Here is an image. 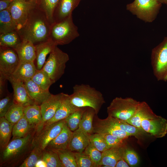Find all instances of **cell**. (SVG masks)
<instances>
[{
	"mask_svg": "<svg viewBox=\"0 0 167 167\" xmlns=\"http://www.w3.org/2000/svg\"><path fill=\"white\" fill-rule=\"evenodd\" d=\"M51 25L45 14L36 6L17 32L22 40H29L35 45L49 39Z\"/></svg>",
	"mask_w": 167,
	"mask_h": 167,
	"instance_id": "6da1fadb",
	"label": "cell"
},
{
	"mask_svg": "<svg viewBox=\"0 0 167 167\" xmlns=\"http://www.w3.org/2000/svg\"><path fill=\"white\" fill-rule=\"evenodd\" d=\"M72 103L79 108L90 107L97 115L105 101L102 93L87 84H75L72 93L69 95Z\"/></svg>",
	"mask_w": 167,
	"mask_h": 167,
	"instance_id": "7a4b0ae2",
	"label": "cell"
},
{
	"mask_svg": "<svg viewBox=\"0 0 167 167\" xmlns=\"http://www.w3.org/2000/svg\"><path fill=\"white\" fill-rule=\"evenodd\" d=\"M79 36L78 28L73 22L72 15L51 25L49 39L56 46L68 44Z\"/></svg>",
	"mask_w": 167,
	"mask_h": 167,
	"instance_id": "3957f363",
	"label": "cell"
},
{
	"mask_svg": "<svg viewBox=\"0 0 167 167\" xmlns=\"http://www.w3.org/2000/svg\"><path fill=\"white\" fill-rule=\"evenodd\" d=\"M140 102L131 97H116L107 108L108 116L127 122L135 114Z\"/></svg>",
	"mask_w": 167,
	"mask_h": 167,
	"instance_id": "277c9868",
	"label": "cell"
},
{
	"mask_svg": "<svg viewBox=\"0 0 167 167\" xmlns=\"http://www.w3.org/2000/svg\"><path fill=\"white\" fill-rule=\"evenodd\" d=\"M69 59L68 55L56 46L50 53L42 69L54 83L64 74L66 64Z\"/></svg>",
	"mask_w": 167,
	"mask_h": 167,
	"instance_id": "5b68a950",
	"label": "cell"
},
{
	"mask_svg": "<svg viewBox=\"0 0 167 167\" xmlns=\"http://www.w3.org/2000/svg\"><path fill=\"white\" fill-rule=\"evenodd\" d=\"M161 4L157 0H135L126 7L139 19L150 23L156 18Z\"/></svg>",
	"mask_w": 167,
	"mask_h": 167,
	"instance_id": "8992f818",
	"label": "cell"
},
{
	"mask_svg": "<svg viewBox=\"0 0 167 167\" xmlns=\"http://www.w3.org/2000/svg\"><path fill=\"white\" fill-rule=\"evenodd\" d=\"M151 64L158 81H167V37L152 50Z\"/></svg>",
	"mask_w": 167,
	"mask_h": 167,
	"instance_id": "52a82bcc",
	"label": "cell"
},
{
	"mask_svg": "<svg viewBox=\"0 0 167 167\" xmlns=\"http://www.w3.org/2000/svg\"><path fill=\"white\" fill-rule=\"evenodd\" d=\"M37 6L36 0H14L8 8L16 26L20 30L26 23L31 11Z\"/></svg>",
	"mask_w": 167,
	"mask_h": 167,
	"instance_id": "ba28073f",
	"label": "cell"
},
{
	"mask_svg": "<svg viewBox=\"0 0 167 167\" xmlns=\"http://www.w3.org/2000/svg\"><path fill=\"white\" fill-rule=\"evenodd\" d=\"M65 119L43 127L37 131L38 133L33 141L34 146H37L43 151L49 143L59 134L66 124Z\"/></svg>",
	"mask_w": 167,
	"mask_h": 167,
	"instance_id": "9c48e42d",
	"label": "cell"
},
{
	"mask_svg": "<svg viewBox=\"0 0 167 167\" xmlns=\"http://www.w3.org/2000/svg\"><path fill=\"white\" fill-rule=\"evenodd\" d=\"M20 61L15 49L0 46V75L7 78L12 75Z\"/></svg>",
	"mask_w": 167,
	"mask_h": 167,
	"instance_id": "30bf717a",
	"label": "cell"
},
{
	"mask_svg": "<svg viewBox=\"0 0 167 167\" xmlns=\"http://www.w3.org/2000/svg\"><path fill=\"white\" fill-rule=\"evenodd\" d=\"M142 130L156 138L165 136L167 133V120L157 115L143 119L141 122Z\"/></svg>",
	"mask_w": 167,
	"mask_h": 167,
	"instance_id": "8fae6325",
	"label": "cell"
},
{
	"mask_svg": "<svg viewBox=\"0 0 167 167\" xmlns=\"http://www.w3.org/2000/svg\"><path fill=\"white\" fill-rule=\"evenodd\" d=\"M65 93H60L52 94L50 96L40 105L42 122L40 127L37 131L41 129L44 124L51 119L61 105L64 97Z\"/></svg>",
	"mask_w": 167,
	"mask_h": 167,
	"instance_id": "7c38bea8",
	"label": "cell"
},
{
	"mask_svg": "<svg viewBox=\"0 0 167 167\" xmlns=\"http://www.w3.org/2000/svg\"><path fill=\"white\" fill-rule=\"evenodd\" d=\"M32 137L30 133L23 137L13 139L2 151V158L3 162L11 160L21 153L28 145Z\"/></svg>",
	"mask_w": 167,
	"mask_h": 167,
	"instance_id": "4fadbf2b",
	"label": "cell"
},
{
	"mask_svg": "<svg viewBox=\"0 0 167 167\" xmlns=\"http://www.w3.org/2000/svg\"><path fill=\"white\" fill-rule=\"evenodd\" d=\"M7 79L13 88L15 103L24 107L35 104L29 96L23 82L12 75L8 77Z\"/></svg>",
	"mask_w": 167,
	"mask_h": 167,
	"instance_id": "5bb4252c",
	"label": "cell"
},
{
	"mask_svg": "<svg viewBox=\"0 0 167 167\" xmlns=\"http://www.w3.org/2000/svg\"><path fill=\"white\" fill-rule=\"evenodd\" d=\"M96 114L95 117L99 122L124 131L131 136H134L138 139L146 133L142 130L130 125L126 121L109 116L105 119H101Z\"/></svg>",
	"mask_w": 167,
	"mask_h": 167,
	"instance_id": "9a60e30c",
	"label": "cell"
},
{
	"mask_svg": "<svg viewBox=\"0 0 167 167\" xmlns=\"http://www.w3.org/2000/svg\"><path fill=\"white\" fill-rule=\"evenodd\" d=\"M80 108L73 105L71 101L69 95L65 93L62 104L54 115L51 119L46 122L42 127L65 119L71 113Z\"/></svg>",
	"mask_w": 167,
	"mask_h": 167,
	"instance_id": "2e32d148",
	"label": "cell"
},
{
	"mask_svg": "<svg viewBox=\"0 0 167 167\" xmlns=\"http://www.w3.org/2000/svg\"><path fill=\"white\" fill-rule=\"evenodd\" d=\"M90 135L78 128L73 132L68 148L73 152H84L90 143Z\"/></svg>",
	"mask_w": 167,
	"mask_h": 167,
	"instance_id": "e0dca14e",
	"label": "cell"
},
{
	"mask_svg": "<svg viewBox=\"0 0 167 167\" xmlns=\"http://www.w3.org/2000/svg\"><path fill=\"white\" fill-rule=\"evenodd\" d=\"M79 0H60L54 12V22L62 21L72 15Z\"/></svg>",
	"mask_w": 167,
	"mask_h": 167,
	"instance_id": "ac0fdd59",
	"label": "cell"
},
{
	"mask_svg": "<svg viewBox=\"0 0 167 167\" xmlns=\"http://www.w3.org/2000/svg\"><path fill=\"white\" fill-rule=\"evenodd\" d=\"M29 96L34 103L40 105L52 95L49 90H45L31 79L24 82Z\"/></svg>",
	"mask_w": 167,
	"mask_h": 167,
	"instance_id": "d6986e66",
	"label": "cell"
},
{
	"mask_svg": "<svg viewBox=\"0 0 167 167\" xmlns=\"http://www.w3.org/2000/svg\"><path fill=\"white\" fill-rule=\"evenodd\" d=\"M36 58L35 61L37 70L42 69L47 55L51 52L56 45L50 39L35 45Z\"/></svg>",
	"mask_w": 167,
	"mask_h": 167,
	"instance_id": "ffe728a7",
	"label": "cell"
},
{
	"mask_svg": "<svg viewBox=\"0 0 167 167\" xmlns=\"http://www.w3.org/2000/svg\"><path fill=\"white\" fill-rule=\"evenodd\" d=\"M14 49L20 61H35L36 58L35 46L30 40H22Z\"/></svg>",
	"mask_w": 167,
	"mask_h": 167,
	"instance_id": "44dd1931",
	"label": "cell"
},
{
	"mask_svg": "<svg viewBox=\"0 0 167 167\" xmlns=\"http://www.w3.org/2000/svg\"><path fill=\"white\" fill-rule=\"evenodd\" d=\"M156 115L146 102L141 101L140 102L135 114L126 122L130 125L142 130L141 122L142 120L144 118L153 117Z\"/></svg>",
	"mask_w": 167,
	"mask_h": 167,
	"instance_id": "7402d4cb",
	"label": "cell"
},
{
	"mask_svg": "<svg viewBox=\"0 0 167 167\" xmlns=\"http://www.w3.org/2000/svg\"><path fill=\"white\" fill-rule=\"evenodd\" d=\"M126 146L108 149L103 152L99 167H115L117 162L122 158Z\"/></svg>",
	"mask_w": 167,
	"mask_h": 167,
	"instance_id": "603a6c76",
	"label": "cell"
},
{
	"mask_svg": "<svg viewBox=\"0 0 167 167\" xmlns=\"http://www.w3.org/2000/svg\"><path fill=\"white\" fill-rule=\"evenodd\" d=\"M72 133L66 123L61 132L45 149L55 150L68 148Z\"/></svg>",
	"mask_w": 167,
	"mask_h": 167,
	"instance_id": "cb8c5ba5",
	"label": "cell"
},
{
	"mask_svg": "<svg viewBox=\"0 0 167 167\" xmlns=\"http://www.w3.org/2000/svg\"><path fill=\"white\" fill-rule=\"evenodd\" d=\"M36 70L34 62L20 61L11 75L24 82L31 79Z\"/></svg>",
	"mask_w": 167,
	"mask_h": 167,
	"instance_id": "d4e9b609",
	"label": "cell"
},
{
	"mask_svg": "<svg viewBox=\"0 0 167 167\" xmlns=\"http://www.w3.org/2000/svg\"><path fill=\"white\" fill-rule=\"evenodd\" d=\"M93 133L110 134L126 139L131 136L128 134L124 131L99 122L96 119L95 116L93 120Z\"/></svg>",
	"mask_w": 167,
	"mask_h": 167,
	"instance_id": "484cf974",
	"label": "cell"
},
{
	"mask_svg": "<svg viewBox=\"0 0 167 167\" xmlns=\"http://www.w3.org/2000/svg\"><path fill=\"white\" fill-rule=\"evenodd\" d=\"M24 116L30 124L38 129L41 126L42 117L40 105L34 104L24 107Z\"/></svg>",
	"mask_w": 167,
	"mask_h": 167,
	"instance_id": "4316f807",
	"label": "cell"
},
{
	"mask_svg": "<svg viewBox=\"0 0 167 167\" xmlns=\"http://www.w3.org/2000/svg\"><path fill=\"white\" fill-rule=\"evenodd\" d=\"M14 125L4 117L0 118V146L3 150L9 142Z\"/></svg>",
	"mask_w": 167,
	"mask_h": 167,
	"instance_id": "83f0119b",
	"label": "cell"
},
{
	"mask_svg": "<svg viewBox=\"0 0 167 167\" xmlns=\"http://www.w3.org/2000/svg\"><path fill=\"white\" fill-rule=\"evenodd\" d=\"M96 114L93 108L88 107H85L79 128L89 134H93V120Z\"/></svg>",
	"mask_w": 167,
	"mask_h": 167,
	"instance_id": "f1b7e54d",
	"label": "cell"
},
{
	"mask_svg": "<svg viewBox=\"0 0 167 167\" xmlns=\"http://www.w3.org/2000/svg\"><path fill=\"white\" fill-rule=\"evenodd\" d=\"M22 41L16 30L0 34V46L14 49Z\"/></svg>",
	"mask_w": 167,
	"mask_h": 167,
	"instance_id": "f546056e",
	"label": "cell"
},
{
	"mask_svg": "<svg viewBox=\"0 0 167 167\" xmlns=\"http://www.w3.org/2000/svg\"><path fill=\"white\" fill-rule=\"evenodd\" d=\"M15 30L16 26L8 9L0 11V34Z\"/></svg>",
	"mask_w": 167,
	"mask_h": 167,
	"instance_id": "4dcf8cb0",
	"label": "cell"
},
{
	"mask_svg": "<svg viewBox=\"0 0 167 167\" xmlns=\"http://www.w3.org/2000/svg\"><path fill=\"white\" fill-rule=\"evenodd\" d=\"M60 0H36L37 6L45 15L51 24L54 23V10Z\"/></svg>",
	"mask_w": 167,
	"mask_h": 167,
	"instance_id": "1f68e13d",
	"label": "cell"
},
{
	"mask_svg": "<svg viewBox=\"0 0 167 167\" xmlns=\"http://www.w3.org/2000/svg\"><path fill=\"white\" fill-rule=\"evenodd\" d=\"M33 128L24 116L14 125L12 131L13 139L26 136L30 133L32 129Z\"/></svg>",
	"mask_w": 167,
	"mask_h": 167,
	"instance_id": "d6a6232c",
	"label": "cell"
},
{
	"mask_svg": "<svg viewBox=\"0 0 167 167\" xmlns=\"http://www.w3.org/2000/svg\"><path fill=\"white\" fill-rule=\"evenodd\" d=\"M52 150L57 153L63 167H77L74 152L68 148Z\"/></svg>",
	"mask_w": 167,
	"mask_h": 167,
	"instance_id": "836d02e7",
	"label": "cell"
},
{
	"mask_svg": "<svg viewBox=\"0 0 167 167\" xmlns=\"http://www.w3.org/2000/svg\"><path fill=\"white\" fill-rule=\"evenodd\" d=\"M31 79L46 90H49L50 87L54 84L48 74L42 69L37 70Z\"/></svg>",
	"mask_w": 167,
	"mask_h": 167,
	"instance_id": "e575fe53",
	"label": "cell"
},
{
	"mask_svg": "<svg viewBox=\"0 0 167 167\" xmlns=\"http://www.w3.org/2000/svg\"><path fill=\"white\" fill-rule=\"evenodd\" d=\"M41 159L47 167H63L57 153L53 150L45 149L43 151Z\"/></svg>",
	"mask_w": 167,
	"mask_h": 167,
	"instance_id": "d590c367",
	"label": "cell"
},
{
	"mask_svg": "<svg viewBox=\"0 0 167 167\" xmlns=\"http://www.w3.org/2000/svg\"><path fill=\"white\" fill-rule=\"evenodd\" d=\"M24 108L23 106L14 103L4 117L14 125L24 116Z\"/></svg>",
	"mask_w": 167,
	"mask_h": 167,
	"instance_id": "8d00e7d4",
	"label": "cell"
},
{
	"mask_svg": "<svg viewBox=\"0 0 167 167\" xmlns=\"http://www.w3.org/2000/svg\"><path fill=\"white\" fill-rule=\"evenodd\" d=\"M85 108V107L80 108L65 119L66 124L72 131L73 132L79 128Z\"/></svg>",
	"mask_w": 167,
	"mask_h": 167,
	"instance_id": "74e56055",
	"label": "cell"
},
{
	"mask_svg": "<svg viewBox=\"0 0 167 167\" xmlns=\"http://www.w3.org/2000/svg\"><path fill=\"white\" fill-rule=\"evenodd\" d=\"M42 151L39 147L37 146H34L29 156L19 167H35L37 161L41 159Z\"/></svg>",
	"mask_w": 167,
	"mask_h": 167,
	"instance_id": "f35d334b",
	"label": "cell"
},
{
	"mask_svg": "<svg viewBox=\"0 0 167 167\" xmlns=\"http://www.w3.org/2000/svg\"><path fill=\"white\" fill-rule=\"evenodd\" d=\"M90 143L96 148L101 152L107 149L105 138L101 134L94 133L90 135Z\"/></svg>",
	"mask_w": 167,
	"mask_h": 167,
	"instance_id": "ab89813d",
	"label": "cell"
},
{
	"mask_svg": "<svg viewBox=\"0 0 167 167\" xmlns=\"http://www.w3.org/2000/svg\"><path fill=\"white\" fill-rule=\"evenodd\" d=\"M122 157L130 167L136 166L139 163V159L137 153L126 146L124 148Z\"/></svg>",
	"mask_w": 167,
	"mask_h": 167,
	"instance_id": "60d3db41",
	"label": "cell"
},
{
	"mask_svg": "<svg viewBox=\"0 0 167 167\" xmlns=\"http://www.w3.org/2000/svg\"><path fill=\"white\" fill-rule=\"evenodd\" d=\"M105 140L107 149L114 148L125 147L126 139L121 138L110 134H102Z\"/></svg>",
	"mask_w": 167,
	"mask_h": 167,
	"instance_id": "b9f144b4",
	"label": "cell"
},
{
	"mask_svg": "<svg viewBox=\"0 0 167 167\" xmlns=\"http://www.w3.org/2000/svg\"><path fill=\"white\" fill-rule=\"evenodd\" d=\"M77 167H95L89 156L84 152H74Z\"/></svg>",
	"mask_w": 167,
	"mask_h": 167,
	"instance_id": "7bdbcfd3",
	"label": "cell"
},
{
	"mask_svg": "<svg viewBox=\"0 0 167 167\" xmlns=\"http://www.w3.org/2000/svg\"><path fill=\"white\" fill-rule=\"evenodd\" d=\"M84 152L89 156L95 167H99L101 160L102 152L96 148L91 143L86 148Z\"/></svg>",
	"mask_w": 167,
	"mask_h": 167,
	"instance_id": "ee69618b",
	"label": "cell"
},
{
	"mask_svg": "<svg viewBox=\"0 0 167 167\" xmlns=\"http://www.w3.org/2000/svg\"><path fill=\"white\" fill-rule=\"evenodd\" d=\"M15 103L13 93L8 94L0 101V118L4 117Z\"/></svg>",
	"mask_w": 167,
	"mask_h": 167,
	"instance_id": "f6af8a7d",
	"label": "cell"
},
{
	"mask_svg": "<svg viewBox=\"0 0 167 167\" xmlns=\"http://www.w3.org/2000/svg\"><path fill=\"white\" fill-rule=\"evenodd\" d=\"M8 80L7 77L0 75V95L1 97L6 92V83Z\"/></svg>",
	"mask_w": 167,
	"mask_h": 167,
	"instance_id": "bcb514c9",
	"label": "cell"
},
{
	"mask_svg": "<svg viewBox=\"0 0 167 167\" xmlns=\"http://www.w3.org/2000/svg\"><path fill=\"white\" fill-rule=\"evenodd\" d=\"M12 1L10 0H0V11L8 9Z\"/></svg>",
	"mask_w": 167,
	"mask_h": 167,
	"instance_id": "7dc6e473",
	"label": "cell"
},
{
	"mask_svg": "<svg viewBox=\"0 0 167 167\" xmlns=\"http://www.w3.org/2000/svg\"><path fill=\"white\" fill-rule=\"evenodd\" d=\"M128 164L125 160L122 158L120 159L117 163L115 167H129Z\"/></svg>",
	"mask_w": 167,
	"mask_h": 167,
	"instance_id": "c3c4849f",
	"label": "cell"
},
{
	"mask_svg": "<svg viewBox=\"0 0 167 167\" xmlns=\"http://www.w3.org/2000/svg\"><path fill=\"white\" fill-rule=\"evenodd\" d=\"M35 167H47L45 162L41 159L39 160L36 162Z\"/></svg>",
	"mask_w": 167,
	"mask_h": 167,
	"instance_id": "681fc988",
	"label": "cell"
},
{
	"mask_svg": "<svg viewBox=\"0 0 167 167\" xmlns=\"http://www.w3.org/2000/svg\"><path fill=\"white\" fill-rule=\"evenodd\" d=\"M157 1L161 3H164L167 4V0H157Z\"/></svg>",
	"mask_w": 167,
	"mask_h": 167,
	"instance_id": "f907efd6",
	"label": "cell"
},
{
	"mask_svg": "<svg viewBox=\"0 0 167 167\" xmlns=\"http://www.w3.org/2000/svg\"><path fill=\"white\" fill-rule=\"evenodd\" d=\"M26 0V1H32V0Z\"/></svg>",
	"mask_w": 167,
	"mask_h": 167,
	"instance_id": "816d5d0a",
	"label": "cell"
},
{
	"mask_svg": "<svg viewBox=\"0 0 167 167\" xmlns=\"http://www.w3.org/2000/svg\"><path fill=\"white\" fill-rule=\"evenodd\" d=\"M11 0V1H12L13 0Z\"/></svg>",
	"mask_w": 167,
	"mask_h": 167,
	"instance_id": "f5cc1de1",
	"label": "cell"
}]
</instances>
